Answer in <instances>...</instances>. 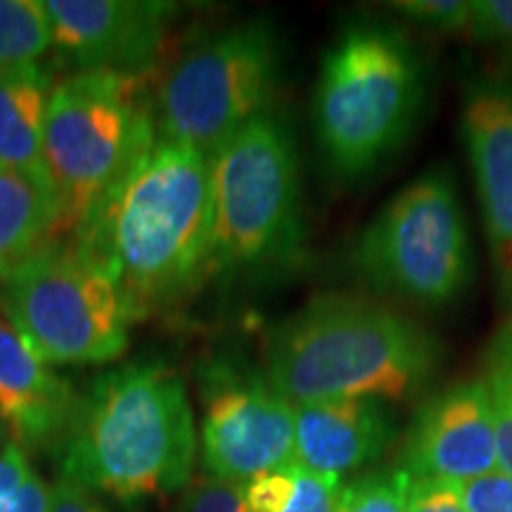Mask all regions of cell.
Returning <instances> with one entry per match:
<instances>
[{
    "mask_svg": "<svg viewBox=\"0 0 512 512\" xmlns=\"http://www.w3.org/2000/svg\"><path fill=\"white\" fill-rule=\"evenodd\" d=\"M411 479L403 467L356 477L339 489L332 512H406Z\"/></svg>",
    "mask_w": 512,
    "mask_h": 512,
    "instance_id": "21",
    "label": "cell"
},
{
    "mask_svg": "<svg viewBox=\"0 0 512 512\" xmlns=\"http://www.w3.org/2000/svg\"><path fill=\"white\" fill-rule=\"evenodd\" d=\"M467 512H512V477L503 470L460 484Z\"/></svg>",
    "mask_w": 512,
    "mask_h": 512,
    "instance_id": "24",
    "label": "cell"
},
{
    "mask_svg": "<svg viewBox=\"0 0 512 512\" xmlns=\"http://www.w3.org/2000/svg\"><path fill=\"white\" fill-rule=\"evenodd\" d=\"M392 8L413 22L439 31L470 29L472 0H401Z\"/></svg>",
    "mask_w": 512,
    "mask_h": 512,
    "instance_id": "23",
    "label": "cell"
},
{
    "mask_svg": "<svg viewBox=\"0 0 512 512\" xmlns=\"http://www.w3.org/2000/svg\"><path fill=\"white\" fill-rule=\"evenodd\" d=\"M178 512H249L245 486L216 477H197L185 486Z\"/></svg>",
    "mask_w": 512,
    "mask_h": 512,
    "instance_id": "22",
    "label": "cell"
},
{
    "mask_svg": "<svg viewBox=\"0 0 512 512\" xmlns=\"http://www.w3.org/2000/svg\"><path fill=\"white\" fill-rule=\"evenodd\" d=\"M53 46V24L46 3L0 0V69L36 64Z\"/></svg>",
    "mask_w": 512,
    "mask_h": 512,
    "instance_id": "19",
    "label": "cell"
},
{
    "mask_svg": "<svg viewBox=\"0 0 512 512\" xmlns=\"http://www.w3.org/2000/svg\"><path fill=\"white\" fill-rule=\"evenodd\" d=\"M195 448L181 375L162 361L126 363L102 373L76 406L62 477L131 508L183 491Z\"/></svg>",
    "mask_w": 512,
    "mask_h": 512,
    "instance_id": "3",
    "label": "cell"
},
{
    "mask_svg": "<svg viewBox=\"0 0 512 512\" xmlns=\"http://www.w3.org/2000/svg\"><path fill=\"white\" fill-rule=\"evenodd\" d=\"M138 318L183 302L214 273L211 157L159 138L69 240Z\"/></svg>",
    "mask_w": 512,
    "mask_h": 512,
    "instance_id": "1",
    "label": "cell"
},
{
    "mask_svg": "<svg viewBox=\"0 0 512 512\" xmlns=\"http://www.w3.org/2000/svg\"><path fill=\"white\" fill-rule=\"evenodd\" d=\"M406 512H467L460 484L446 479H411Z\"/></svg>",
    "mask_w": 512,
    "mask_h": 512,
    "instance_id": "25",
    "label": "cell"
},
{
    "mask_svg": "<svg viewBox=\"0 0 512 512\" xmlns=\"http://www.w3.org/2000/svg\"><path fill=\"white\" fill-rule=\"evenodd\" d=\"M437 337L389 306L347 294L311 299L268 332L266 377L292 406L406 401L432 382Z\"/></svg>",
    "mask_w": 512,
    "mask_h": 512,
    "instance_id": "2",
    "label": "cell"
},
{
    "mask_svg": "<svg viewBox=\"0 0 512 512\" xmlns=\"http://www.w3.org/2000/svg\"><path fill=\"white\" fill-rule=\"evenodd\" d=\"M358 275L375 290L444 306L472 280V247L453 178L432 169L406 185L358 235Z\"/></svg>",
    "mask_w": 512,
    "mask_h": 512,
    "instance_id": "9",
    "label": "cell"
},
{
    "mask_svg": "<svg viewBox=\"0 0 512 512\" xmlns=\"http://www.w3.org/2000/svg\"><path fill=\"white\" fill-rule=\"evenodd\" d=\"M394 434L382 401L304 403L294 406V463L316 475L342 477L380 458Z\"/></svg>",
    "mask_w": 512,
    "mask_h": 512,
    "instance_id": "15",
    "label": "cell"
},
{
    "mask_svg": "<svg viewBox=\"0 0 512 512\" xmlns=\"http://www.w3.org/2000/svg\"><path fill=\"white\" fill-rule=\"evenodd\" d=\"M278 43L266 22H242L185 50L159 81L157 136L214 157L268 112L278 86Z\"/></svg>",
    "mask_w": 512,
    "mask_h": 512,
    "instance_id": "8",
    "label": "cell"
},
{
    "mask_svg": "<svg viewBox=\"0 0 512 512\" xmlns=\"http://www.w3.org/2000/svg\"><path fill=\"white\" fill-rule=\"evenodd\" d=\"M48 512H110L107 505L98 501L88 486L76 482V479L60 477L53 486Z\"/></svg>",
    "mask_w": 512,
    "mask_h": 512,
    "instance_id": "27",
    "label": "cell"
},
{
    "mask_svg": "<svg viewBox=\"0 0 512 512\" xmlns=\"http://www.w3.org/2000/svg\"><path fill=\"white\" fill-rule=\"evenodd\" d=\"M50 496L53 489L34 472L15 494L0 501V512H48Z\"/></svg>",
    "mask_w": 512,
    "mask_h": 512,
    "instance_id": "29",
    "label": "cell"
},
{
    "mask_svg": "<svg viewBox=\"0 0 512 512\" xmlns=\"http://www.w3.org/2000/svg\"><path fill=\"white\" fill-rule=\"evenodd\" d=\"M482 382L494 415L498 470L512 477V320L496 332L486 349Z\"/></svg>",
    "mask_w": 512,
    "mask_h": 512,
    "instance_id": "20",
    "label": "cell"
},
{
    "mask_svg": "<svg viewBox=\"0 0 512 512\" xmlns=\"http://www.w3.org/2000/svg\"><path fill=\"white\" fill-rule=\"evenodd\" d=\"M460 124L498 283L512 297V79L472 83Z\"/></svg>",
    "mask_w": 512,
    "mask_h": 512,
    "instance_id": "13",
    "label": "cell"
},
{
    "mask_svg": "<svg viewBox=\"0 0 512 512\" xmlns=\"http://www.w3.org/2000/svg\"><path fill=\"white\" fill-rule=\"evenodd\" d=\"M214 273L290 264L304 240L297 147L283 119L266 112L211 157Z\"/></svg>",
    "mask_w": 512,
    "mask_h": 512,
    "instance_id": "6",
    "label": "cell"
},
{
    "mask_svg": "<svg viewBox=\"0 0 512 512\" xmlns=\"http://www.w3.org/2000/svg\"><path fill=\"white\" fill-rule=\"evenodd\" d=\"M496 467L494 415L482 380L456 382L422 403L403 444L408 475L465 484Z\"/></svg>",
    "mask_w": 512,
    "mask_h": 512,
    "instance_id": "12",
    "label": "cell"
},
{
    "mask_svg": "<svg viewBox=\"0 0 512 512\" xmlns=\"http://www.w3.org/2000/svg\"><path fill=\"white\" fill-rule=\"evenodd\" d=\"M202 465L209 477L245 486L294 463V406L266 373L228 356L197 366Z\"/></svg>",
    "mask_w": 512,
    "mask_h": 512,
    "instance_id": "10",
    "label": "cell"
},
{
    "mask_svg": "<svg viewBox=\"0 0 512 512\" xmlns=\"http://www.w3.org/2000/svg\"><path fill=\"white\" fill-rule=\"evenodd\" d=\"M57 240L60 204L53 183L0 164V278Z\"/></svg>",
    "mask_w": 512,
    "mask_h": 512,
    "instance_id": "16",
    "label": "cell"
},
{
    "mask_svg": "<svg viewBox=\"0 0 512 512\" xmlns=\"http://www.w3.org/2000/svg\"><path fill=\"white\" fill-rule=\"evenodd\" d=\"M53 43L79 72L147 76L174 5L155 0H48Z\"/></svg>",
    "mask_w": 512,
    "mask_h": 512,
    "instance_id": "11",
    "label": "cell"
},
{
    "mask_svg": "<svg viewBox=\"0 0 512 512\" xmlns=\"http://www.w3.org/2000/svg\"><path fill=\"white\" fill-rule=\"evenodd\" d=\"M422 98V64L399 31L356 24L320 64L313 124L337 176L373 171L406 138Z\"/></svg>",
    "mask_w": 512,
    "mask_h": 512,
    "instance_id": "4",
    "label": "cell"
},
{
    "mask_svg": "<svg viewBox=\"0 0 512 512\" xmlns=\"http://www.w3.org/2000/svg\"><path fill=\"white\" fill-rule=\"evenodd\" d=\"M34 475L27 451H22L15 441H8L0 448V501L15 494L27 479Z\"/></svg>",
    "mask_w": 512,
    "mask_h": 512,
    "instance_id": "28",
    "label": "cell"
},
{
    "mask_svg": "<svg viewBox=\"0 0 512 512\" xmlns=\"http://www.w3.org/2000/svg\"><path fill=\"white\" fill-rule=\"evenodd\" d=\"M50 93V74L38 64L0 69V164L48 178L43 124Z\"/></svg>",
    "mask_w": 512,
    "mask_h": 512,
    "instance_id": "17",
    "label": "cell"
},
{
    "mask_svg": "<svg viewBox=\"0 0 512 512\" xmlns=\"http://www.w3.org/2000/svg\"><path fill=\"white\" fill-rule=\"evenodd\" d=\"M470 31L482 41L512 50V0H475Z\"/></svg>",
    "mask_w": 512,
    "mask_h": 512,
    "instance_id": "26",
    "label": "cell"
},
{
    "mask_svg": "<svg viewBox=\"0 0 512 512\" xmlns=\"http://www.w3.org/2000/svg\"><path fill=\"white\" fill-rule=\"evenodd\" d=\"M147 76L76 72L53 86L43 166L60 204V235L74 238L133 162L157 140Z\"/></svg>",
    "mask_w": 512,
    "mask_h": 512,
    "instance_id": "5",
    "label": "cell"
},
{
    "mask_svg": "<svg viewBox=\"0 0 512 512\" xmlns=\"http://www.w3.org/2000/svg\"><path fill=\"white\" fill-rule=\"evenodd\" d=\"M342 477L316 475L297 463L266 472L245 484L249 512H332Z\"/></svg>",
    "mask_w": 512,
    "mask_h": 512,
    "instance_id": "18",
    "label": "cell"
},
{
    "mask_svg": "<svg viewBox=\"0 0 512 512\" xmlns=\"http://www.w3.org/2000/svg\"><path fill=\"white\" fill-rule=\"evenodd\" d=\"M0 309L24 344L53 366L117 361L136 320L110 275L64 240L0 278Z\"/></svg>",
    "mask_w": 512,
    "mask_h": 512,
    "instance_id": "7",
    "label": "cell"
},
{
    "mask_svg": "<svg viewBox=\"0 0 512 512\" xmlns=\"http://www.w3.org/2000/svg\"><path fill=\"white\" fill-rule=\"evenodd\" d=\"M76 406L72 382L48 370L0 318V420L8 425L12 441L22 451L60 444Z\"/></svg>",
    "mask_w": 512,
    "mask_h": 512,
    "instance_id": "14",
    "label": "cell"
}]
</instances>
